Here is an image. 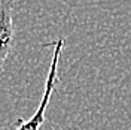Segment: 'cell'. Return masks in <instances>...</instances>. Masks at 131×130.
<instances>
[{
	"label": "cell",
	"instance_id": "obj_1",
	"mask_svg": "<svg viewBox=\"0 0 131 130\" xmlns=\"http://www.w3.org/2000/svg\"><path fill=\"white\" fill-rule=\"evenodd\" d=\"M64 39L63 38H58L55 42L49 43L52 45L54 48V54H52V60H51V66H49V72L46 76V82H45V90H43V96H42V102L39 103V108L36 109V112L33 114L31 118H28L27 121L23 118H16L15 121V127L16 130H39L42 127V124L45 123V112H46V108H48L51 97H52V93L57 87L58 81V64H60V57H61V52L64 48Z\"/></svg>",
	"mask_w": 131,
	"mask_h": 130
},
{
	"label": "cell",
	"instance_id": "obj_2",
	"mask_svg": "<svg viewBox=\"0 0 131 130\" xmlns=\"http://www.w3.org/2000/svg\"><path fill=\"white\" fill-rule=\"evenodd\" d=\"M14 0H0V79L14 45Z\"/></svg>",
	"mask_w": 131,
	"mask_h": 130
}]
</instances>
